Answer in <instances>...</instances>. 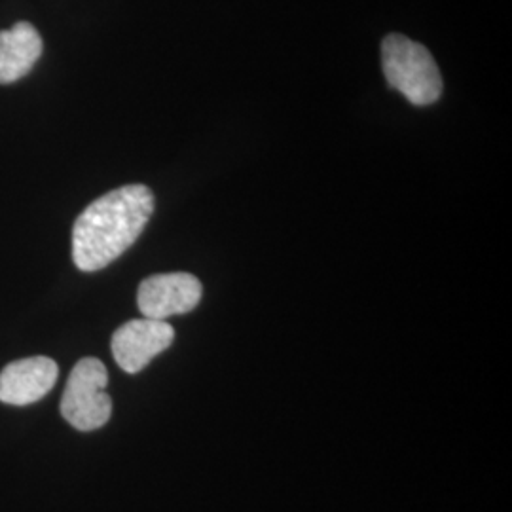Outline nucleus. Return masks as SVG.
I'll return each mask as SVG.
<instances>
[{
  "instance_id": "nucleus-1",
  "label": "nucleus",
  "mask_w": 512,
  "mask_h": 512,
  "mask_svg": "<svg viewBox=\"0 0 512 512\" xmlns=\"http://www.w3.org/2000/svg\"><path fill=\"white\" fill-rule=\"evenodd\" d=\"M154 213V194L145 184H128L88 205L73 228V260L82 272H99L143 234Z\"/></svg>"
},
{
  "instance_id": "nucleus-2",
  "label": "nucleus",
  "mask_w": 512,
  "mask_h": 512,
  "mask_svg": "<svg viewBox=\"0 0 512 512\" xmlns=\"http://www.w3.org/2000/svg\"><path fill=\"white\" fill-rule=\"evenodd\" d=\"M382 69L387 84L416 107L433 105L442 95V76L433 55L404 35L393 33L384 38Z\"/></svg>"
},
{
  "instance_id": "nucleus-3",
  "label": "nucleus",
  "mask_w": 512,
  "mask_h": 512,
  "mask_svg": "<svg viewBox=\"0 0 512 512\" xmlns=\"http://www.w3.org/2000/svg\"><path fill=\"white\" fill-rule=\"evenodd\" d=\"M109 372L95 357L80 359L67 380L61 416L78 431H95L110 420L112 401L107 393Z\"/></svg>"
},
{
  "instance_id": "nucleus-4",
  "label": "nucleus",
  "mask_w": 512,
  "mask_h": 512,
  "mask_svg": "<svg viewBox=\"0 0 512 512\" xmlns=\"http://www.w3.org/2000/svg\"><path fill=\"white\" fill-rule=\"evenodd\" d=\"M203 287L196 275H150L137 291V304L143 317L165 321L173 315H184L194 310L202 300Z\"/></svg>"
},
{
  "instance_id": "nucleus-5",
  "label": "nucleus",
  "mask_w": 512,
  "mask_h": 512,
  "mask_svg": "<svg viewBox=\"0 0 512 512\" xmlns=\"http://www.w3.org/2000/svg\"><path fill=\"white\" fill-rule=\"evenodd\" d=\"M175 340V330L167 321L133 319L114 332L112 355L114 361L128 374H137L164 353Z\"/></svg>"
},
{
  "instance_id": "nucleus-6",
  "label": "nucleus",
  "mask_w": 512,
  "mask_h": 512,
  "mask_svg": "<svg viewBox=\"0 0 512 512\" xmlns=\"http://www.w3.org/2000/svg\"><path fill=\"white\" fill-rule=\"evenodd\" d=\"M59 376L54 359L37 355L19 359L0 372V403L27 406L46 397Z\"/></svg>"
},
{
  "instance_id": "nucleus-7",
  "label": "nucleus",
  "mask_w": 512,
  "mask_h": 512,
  "mask_svg": "<svg viewBox=\"0 0 512 512\" xmlns=\"http://www.w3.org/2000/svg\"><path fill=\"white\" fill-rule=\"evenodd\" d=\"M42 54L37 29L19 21L12 29L0 31V84H12L29 73Z\"/></svg>"
}]
</instances>
